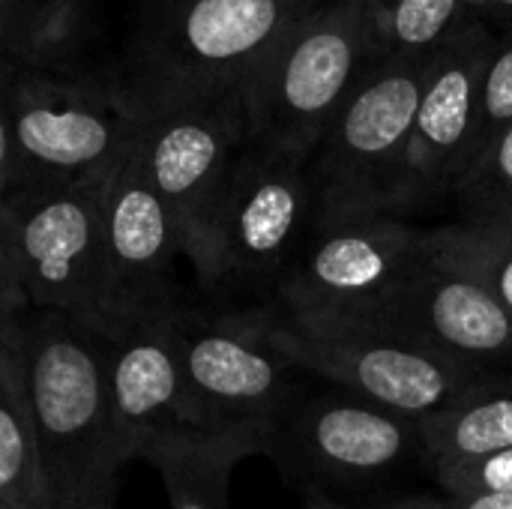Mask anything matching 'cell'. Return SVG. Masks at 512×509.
<instances>
[{
    "mask_svg": "<svg viewBox=\"0 0 512 509\" xmlns=\"http://www.w3.org/2000/svg\"><path fill=\"white\" fill-rule=\"evenodd\" d=\"M12 330L48 509H114L126 462L108 411L105 336L30 306L15 312Z\"/></svg>",
    "mask_w": 512,
    "mask_h": 509,
    "instance_id": "cell-1",
    "label": "cell"
},
{
    "mask_svg": "<svg viewBox=\"0 0 512 509\" xmlns=\"http://www.w3.org/2000/svg\"><path fill=\"white\" fill-rule=\"evenodd\" d=\"M312 222L309 156L246 141L186 258L204 303L216 309L270 303Z\"/></svg>",
    "mask_w": 512,
    "mask_h": 509,
    "instance_id": "cell-2",
    "label": "cell"
},
{
    "mask_svg": "<svg viewBox=\"0 0 512 509\" xmlns=\"http://www.w3.org/2000/svg\"><path fill=\"white\" fill-rule=\"evenodd\" d=\"M375 60L369 0H315L243 81L249 141L312 159Z\"/></svg>",
    "mask_w": 512,
    "mask_h": 509,
    "instance_id": "cell-3",
    "label": "cell"
},
{
    "mask_svg": "<svg viewBox=\"0 0 512 509\" xmlns=\"http://www.w3.org/2000/svg\"><path fill=\"white\" fill-rule=\"evenodd\" d=\"M315 0H147L120 78L135 102L189 90H243L276 39Z\"/></svg>",
    "mask_w": 512,
    "mask_h": 509,
    "instance_id": "cell-4",
    "label": "cell"
},
{
    "mask_svg": "<svg viewBox=\"0 0 512 509\" xmlns=\"http://www.w3.org/2000/svg\"><path fill=\"white\" fill-rule=\"evenodd\" d=\"M9 129V195L105 180L129 153L141 108L123 78H12L0 93Z\"/></svg>",
    "mask_w": 512,
    "mask_h": 509,
    "instance_id": "cell-5",
    "label": "cell"
},
{
    "mask_svg": "<svg viewBox=\"0 0 512 509\" xmlns=\"http://www.w3.org/2000/svg\"><path fill=\"white\" fill-rule=\"evenodd\" d=\"M195 432H249L264 441L303 402L297 372L270 342L261 309L180 300L171 309Z\"/></svg>",
    "mask_w": 512,
    "mask_h": 509,
    "instance_id": "cell-6",
    "label": "cell"
},
{
    "mask_svg": "<svg viewBox=\"0 0 512 509\" xmlns=\"http://www.w3.org/2000/svg\"><path fill=\"white\" fill-rule=\"evenodd\" d=\"M276 351L300 372H312L342 393L381 405L411 420H426L453 405L480 372L441 360L402 336L357 318H324L258 306Z\"/></svg>",
    "mask_w": 512,
    "mask_h": 509,
    "instance_id": "cell-7",
    "label": "cell"
},
{
    "mask_svg": "<svg viewBox=\"0 0 512 509\" xmlns=\"http://www.w3.org/2000/svg\"><path fill=\"white\" fill-rule=\"evenodd\" d=\"M108 177L9 195L0 213V270L21 306L63 312L102 336L108 333L102 249Z\"/></svg>",
    "mask_w": 512,
    "mask_h": 509,
    "instance_id": "cell-8",
    "label": "cell"
},
{
    "mask_svg": "<svg viewBox=\"0 0 512 509\" xmlns=\"http://www.w3.org/2000/svg\"><path fill=\"white\" fill-rule=\"evenodd\" d=\"M432 54L381 57L363 72L309 159L315 219L390 213Z\"/></svg>",
    "mask_w": 512,
    "mask_h": 509,
    "instance_id": "cell-9",
    "label": "cell"
},
{
    "mask_svg": "<svg viewBox=\"0 0 512 509\" xmlns=\"http://www.w3.org/2000/svg\"><path fill=\"white\" fill-rule=\"evenodd\" d=\"M429 261V231L393 213L321 216L270 303L303 315L372 318Z\"/></svg>",
    "mask_w": 512,
    "mask_h": 509,
    "instance_id": "cell-10",
    "label": "cell"
},
{
    "mask_svg": "<svg viewBox=\"0 0 512 509\" xmlns=\"http://www.w3.org/2000/svg\"><path fill=\"white\" fill-rule=\"evenodd\" d=\"M135 156L174 216L183 258L195 249L237 150L249 141L240 90H189L138 102Z\"/></svg>",
    "mask_w": 512,
    "mask_h": 509,
    "instance_id": "cell-11",
    "label": "cell"
},
{
    "mask_svg": "<svg viewBox=\"0 0 512 509\" xmlns=\"http://www.w3.org/2000/svg\"><path fill=\"white\" fill-rule=\"evenodd\" d=\"M414 453L423 456L417 420L342 390L303 399L279 423L264 450L306 492L372 486L402 468Z\"/></svg>",
    "mask_w": 512,
    "mask_h": 509,
    "instance_id": "cell-12",
    "label": "cell"
},
{
    "mask_svg": "<svg viewBox=\"0 0 512 509\" xmlns=\"http://www.w3.org/2000/svg\"><path fill=\"white\" fill-rule=\"evenodd\" d=\"M492 45L495 33L489 24L468 18L432 54L408 141L405 171L390 207L393 216L453 195L468 168Z\"/></svg>",
    "mask_w": 512,
    "mask_h": 509,
    "instance_id": "cell-13",
    "label": "cell"
},
{
    "mask_svg": "<svg viewBox=\"0 0 512 509\" xmlns=\"http://www.w3.org/2000/svg\"><path fill=\"white\" fill-rule=\"evenodd\" d=\"M105 318L114 336L129 324L180 303L174 261L183 258L174 216L150 186L135 147L117 162L102 204Z\"/></svg>",
    "mask_w": 512,
    "mask_h": 509,
    "instance_id": "cell-14",
    "label": "cell"
},
{
    "mask_svg": "<svg viewBox=\"0 0 512 509\" xmlns=\"http://www.w3.org/2000/svg\"><path fill=\"white\" fill-rule=\"evenodd\" d=\"M357 321H372L480 375L512 360L510 312L480 282L435 258L378 315Z\"/></svg>",
    "mask_w": 512,
    "mask_h": 509,
    "instance_id": "cell-15",
    "label": "cell"
},
{
    "mask_svg": "<svg viewBox=\"0 0 512 509\" xmlns=\"http://www.w3.org/2000/svg\"><path fill=\"white\" fill-rule=\"evenodd\" d=\"M171 309L105 336L108 411L117 450L126 465L144 459L150 447L171 435L195 432L189 420Z\"/></svg>",
    "mask_w": 512,
    "mask_h": 509,
    "instance_id": "cell-16",
    "label": "cell"
},
{
    "mask_svg": "<svg viewBox=\"0 0 512 509\" xmlns=\"http://www.w3.org/2000/svg\"><path fill=\"white\" fill-rule=\"evenodd\" d=\"M114 78L120 60L105 57L96 0H24L12 54V78Z\"/></svg>",
    "mask_w": 512,
    "mask_h": 509,
    "instance_id": "cell-17",
    "label": "cell"
},
{
    "mask_svg": "<svg viewBox=\"0 0 512 509\" xmlns=\"http://www.w3.org/2000/svg\"><path fill=\"white\" fill-rule=\"evenodd\" d=\"M267 441L249 432H180L144 453L165 489L168 509H231V477Z\"/></svg>",
    "mask_w": 512,
    "mask_h": 509,
    "instance_id": "cell-18",
    "label": "cell"
},
{
    "mask_svg": "<svg viewBox=\"0 0 512 509\" xmlns=\"http://www.w3.org/2000/svg\"><path fill=\"white\" fill-rule=\"evenodd\" d=\"M432 471L512 447V378H480L453 405L417 423Z\"/></svg>",
    "mask_w": 512,
    "mask_h": 509,
    "instance_id": "cell-19",
    "label": "cell"
},
{
    "mask_svg": "<svg viewBox=\"0 0 512 509\" xmlns=\"http://www.w3.org/2000/svg\"><path fill=\"white\" fill-rule=\"evenodd\" d=\"M15 312L0 318V501L9 509H48L15 351Z\"/></svg>",
    "mask_w": 512,
    "mask_h": 509,
    "instance_id": "cell-20",
    "label": "cell"
},
{
    "mask_svg": "<svg viewBox=\"0 0 512 509\" xmlns=\"http://www.w3.org/2000/svg\"><path fill=\"white\" fill-rule=\"evenodd\" d=\"M471 18L465 0H369L372 45L381 57L438 51Z\"/></svg>",
    "mask_w": 512,
    "mask_h": 509,
    "instance_id": "cell-21",
    "label": "cell"
},
{
    "mask_svg": "<svg viewBox=\"0 0 512 509\" xmlns=\"http://www.w3.org/2000/svg\"><path fill=\"white\" fill-rule=\"evenodd\" d=\"M429 252L480 282L512 315V225H444L429 231Z\"/></svg>",
    "mask_w": 512,
    "mask_h": 509,
    "instance_id": "cell-22",
    "label": "cell"
},
{
    "mask_svg": "<svg viewBox=\"0 0 512 509\" xmlns=\"http://www.w3.org/2000/svg\"><path fill=\"white\" fill-rule=\"evenodd\" d=\"M453 198L462 225H512V126L468 165Z\"/></svg>",
    "mask_w": 512,
    "mask_h": 509,
    "instance_id": "cell-23",
    "label": "cell"
},
{
    "mask_svg": "<svg viewBox=\"0 0 512 509\" xmlns=\"http://www.w3.org/2000/svg\"><path fill=\"white\" fill-rule=\"evenodd\" d=\"M507 126H512V24H507L501 33H495V45H492L489 63H486L483 87H480V111H477V129H474L468 165Z\"/></svg>",
    "mask_w": 512,
    "mask_h": 509,
    "instance_id": "cell-24",
    "label": "cell"
},
{
    "mask_svg": "<svg viewBox=\"0 0 512 509\" xmlns=\"http://www.w3.org/2000/svg\"><path fill=\"white\" fill-rule=\"evenodd\" d=\"M447 498L512 495V447L471 462H456L435 471Z\"/></svg>",
    "mask_w": 512,
    "mask_h": 509,
    "instance_id": "cell-25",
    "label": "cell"
},
{
    "mask_svg": "<svg viewBox=\"0 0 512 509\" xmlns=\"http://www.w3.org/2000/svg\"><path fill=\"white\" fill-rule=\"evenodd\" d=\"M24 0H0V93L12 81V54L21 27Z\"/></svg>",
    "mask_w": 512,
    "mask_h": 509,
    "instance_id": "cell-26",
    "label": "cell"
},
{
    "mask_svg": "<svg viewBox=\"0 0 512 509\" xmlns=\"http://www.w3.org/2000/svg\"><path fill=\"white\" fill-rule=\"evenodd\" d=\"M12 189V150H9V129H6V117L0 108V213L6 207Z\"/></svg>",
    "mask_w": 512,
    "mask_h": 509,
    "instance_id": "cell-27",
    "label": "cell"
},
{
    "mask_svg": "<svg viewBox=\"0 0 512 509\" xmlns=\"http://www.w3.org/2000/svg\"><path fill=\"white\" fill-rule=\"evenodd\" d=\"M471 18H480L489 24V18L512 21V0H465Z\"/></svg>",
    "mask_w": 512,
    "mask_h": 509,
    "instance_id": "cell-28",
    "label": "cell"
},
{
    "mask_svg": "<svg viewBox=\"0 0 512 509\" xmlns=\"http://www.w3.org/2000/svg\"><path fill=\"white\" fill-rule=\"evenodd\" d=\"M450 509H512V495H477V498H447Z\"/></svg>",
    "mask_w": 512,
    "mask_h": 509,
    "instance_id": "cell-29",
    "label": "cell"
},
{
    "mask_svg": "<svg viewBox=\"0 0 512 509\" xmlns=\"http://www.w3.org/2000/svg\"><path fill=\"white\" fill-rule=\"evenodd\" d=\"M384 509H450L447 498H432V495H417V498H399Z\"/></svg>",
    "mask_w": 512,
    "mask_h": 509,
    "instance_id": "cell-30",
    "label": "cell"
},
{
    "mask_svg": "<svg viewBox=\"0 0 512 509\" xmlns=\"http://www.w3.org/2000/svg\"><path fill=\"white\" fill-rule=\"evenodd\" d=\"M300 509H351V507L339 504V501H336V498H330L327 492H315V489H309V492H306V498H303V507Z\"/></svg>",
    "mask_w": 512,
    "mask_h": 509,
    "instance_id": "cell-31",
    "label": "cell"
},
{
    "mask_svg": "<svg viewBox=\"0 0 512 509\" xmlns=\"http://www.w3.org/2000/svg\"><path fill=\"white\" fill-rule=\"evenodd\" d=\"M18 306H21V300L15 297V291L9 288V282H6V276L0 270V318L9 315V312H15Z\"/></svg>",
    "mask_w": 512,
    "mask_h": 509,
    "instance_id": "cell-32",
    "label": "cell"
},
{
    "mask_svg": "<svg viewBox=\"0 0 512 509\" xmlns=\"http://www.w3.org/2000/svg\"><path fill=\"white\" fill-rule=\"evenodd\" d=\"M0 509H9V507H6V504H3V501H0Z\"/></svg>",
    "mask_w": 512,
    "mask_h": 509,
    "instance_id": "cell-33",
    "label": "cell"
}]
</instances>
